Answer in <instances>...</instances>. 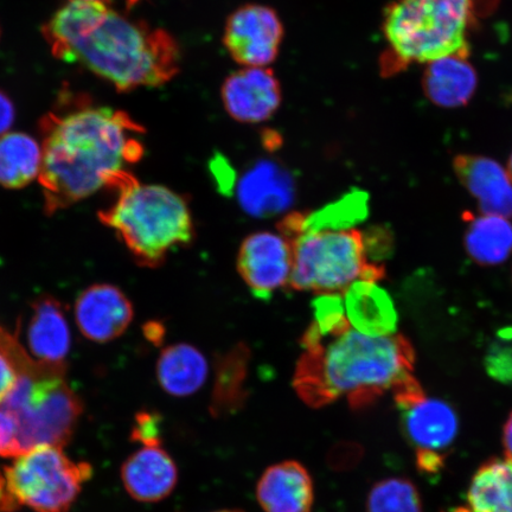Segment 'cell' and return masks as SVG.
Masks as SVG:
<instances>
[{"label": "cell", "mask_w": 512, "mask_h": 512, "mask_svg": "<svg viewBox=\"0 0 512 512\" xmlns=\"http://www.w3.org/2000/svg\"><path fill=\"white\" fill-rule=\"evenodd\" d=\"M57 60L80 64L119 92L158 87L179 73L181 50L168 31L102 2H68L43 25Z\"/></svg>", "instance_id": "obj_1"}, {"label": "cell", "mask_w": 512, "mask_h": 512, "mask_svg": "<svg viewBox=\"0 0 512 512\" xmlns=\"http://www.w3.org/2000/svg\"><path fill=\"white\" fill-rule=\"evenodd\" d=\"M44 211L53 215L110 189L144 156L142 125L124 111L83 106L41 120Z\"/></svg>", "instance_id": "obj_2"}, {"label": "cell", "mask_w": 512, "mask_h": 512, "mask_svg": "<svg viewBox=\"0 0 512 512\" xmlns=\"http://www.w3.org/2000/svg\"><path fill=\"white\" fill-rule=\"evenodd\" d=\"M294 375V388L315 408L345 398L364 408L414 380L415 352L402 335L371 337L354 329L322 337L311 328Z\"/></svg>", "instance_id": "obj_3"}, {"label": "cell", "mask_w": 512, "mask_h": 512, "mask_svg": "<svg viewBox=\"0 0 512 512\" xmlns=\"http://www.w3.org/2000/svg\"><path fill=\"white\" fill-rule=\"evenodd\" d=\"M108 190L115 192L99 220L117 232L139 265H162L177 247L194 239V223L187 201L163 185L140 184L130 171Z\"/></svg>", "instance_id": "obj_4"}, {"label": "cell", "mask_w": 512, "mask_h": 512, "mask_svg": "<svg viewBox=\"0 0 512 512\" xmlns=\"http://www.w3.org/2000/svg\"><path fill=\"white\" fill-rule=\"evenodd\" d=\"M495 0H396L384 16L388 50L382 73L392 75L412 63H430L448 56H469L467 34L480 4Z\"/></svg>", "instance_id": "obj_5"}, {"label": "cell", "mask_w": 512, "mask_h": 512, "mask_svg": "<svg viewBox=\"0 0 512 512\" xmlns=\"http://www.w3.org/2000/svg\"><path fill=\"white\" fill-rule=\"evenodd\" d=\"M294 259L290 285L297 291L342 294L358 280L379 281L383 268L370 262L357 229L303 233L290 239Z\"/></svg>", "instance_id": "obj_6"}, {"label": "cell", "mask_w": 512, "mask_h": 512, "mask_svg": "<svg viewBox=\"0 0 512 512\" xmlns=\"http://www.w3.org/2000/svg\"><path fill=\"white\" fill-rule=\"evenodd\" d=\"M18 377L2 408L16 421L19 452L42 445L66 446L83 412L78 394L62 375L42 380Z\"/></svg>", "instance_id": "obj_7"}, {"label": "cell", "mask_w": 512, "mask_h": 512, "mask_svg": "<svg viewBox=\"0 0 512 512\" xmlns=\"http://www.w3.org/2000/svg\"><path fill=\"white\" fill-rule=\"evenodd\" d=\"M0 473L19 508L68 512L92 478L93 467L73 462L62 447L42 445L22 453Z\"/></svg>", "instance_id": "obj_8"}, {"label": "cell", "mask_w": 512, "mask_h": 512, "mask_svg": "<svg viewBox=\"0 0 512 512\" xmlns=\"http://www.w3.org/2000/svg\"><path fill=\"white\" fill-rule=\"evenodd\" d=\"M284 27L277 12L264 5L242 6L230 15L223 43L245 68H266L277 59Z\"/></svg>", "instance_id": "obj_9"}, {"label": "cell", "mask_w": 512, "mask_h": 512, "mask_svg": "<svg viewBox=\"0 0 512 512\" xmlns=\"http://www.w3.org/2000/svg\"><path fill=\"white\" fill-rule=\"evenodd\" d=\"M293 259L292 241L286 235L258 232L242 242L238 271L254 296L266 300L290 285Z\"/></svg>", "instance_id": "obj_10"}, {"label": "cell", "mask_w": 512, "mask_h": 512, "mask_svg": "<svg viewBox=\"0 0 512 512\" xmlns=\"http://www.w3.org/2000/svg\"><path fill=\"white\" fill-rule=\"evenodd\" d=\"M221 96L227 113L242 124L270 119L281 104V87L268 68H242L224 81Z\"/></svg>", "instance_id": "obj_11"}, {"label": "cell", "mask_w": 512, "mask_h": 512, "mask_svg": "<svg viewBox=\"0 0 512 512\" xmlns=\"http://www.w3.org/2000/svg\"><path fill=\"white\" fill-rule=\"evenodd\" d=\"M240 207L255 219H271L290 210L296 198L294 178L284 166L261 160L236 185Z\"/></svg>", "instance_id": "obj_12"}, {"label": "cell", "mask_w": 512, "mask_h": 512, "mask_svg": "<svg viewBox=\"0 0 512 512\" xmlns=\"http://www.w3.org/2000/svg\"><path fill=\"white\" fill-rule=\"evenodd\" d=\"M398 407L402 413L403 430L416 453L445 457V451L458 437L456 411L443 400L427 398L425 393Z\"/></svg>", "instance_id": "obj_13"}, {"label": "cell", "mask_w": 512, "mask_h": 512, "mask_svg": "<svg viewBox=\"0 0 512 512\" xmlns=\"http://www.w3.org/2000/svg\"><path fill=\"white\" fill-rule=\"evenodd\" d=\"M133 316L132 303L113 285H93L76 299V324L81 334L92 342L108 343L120 337Z\"/></svg>", "instance_id": "obj_14"}, {"label": "cell", "mask_w": 512, "mask_h": 512, "mask_svg": "<svg viewBox=\"0 0 512 512\" xmlns=\"http://www.w3.org/2000/svg\"><path fill=\"white\" fill-rule=\"evenodd\" d=\"M127 494L137 502L157 503L172 494L178 483L175 460L160 446H144L121 467Z\"/></svg>", "instance_id": "obj_15"}, {"label": "cell", "mask_w": 512, "mask_h": 512, "mask_svg": "<svg viewBox=\"0 0 512 512\" xmlns=\"http://www.w3.org/2000/svg\"><path fill=\"white\" fill-rule=\"evenodd\" d=\"M256 499L264 512H311L315 484L303 464L286 460L262 473L256 485Z\"/></svg>", "instance_id": "obj_16"}, {"label": "cell", "mask_w": 512, "mask_h": 512, "mask_svg": "<svg viewBox=\"0 0 512 512\" xmlns=\"http://www.w3.org/2000/svg\"><path fill=\"white\" fill-rule=\"evenodd\" d=\"M454 171L478 201L482 215L512 217V179L507 169L486 157L458 156Z\"/></svg>", "instance_id": "obj_17"}, {"label": "cell", "mask_w": 512, "mask_h": 512, "mask_svg": "<svg viewBox=\"0 0 512 512\" xmlns=\"http://www.w3.org/2000/svg\"><path fill=\"white\" fill-rule=\"evenodd\" d=\"M27 338L31 356L36 361L49 366H67L72 336L59 300L42 296L32 303Z\"/></svg>", "instance_id": "obj_18"}, {"label": "cell", "mask_w": 512, "mask_h": 512, "mask_svg": "<svg viewBox=\"0 0 512 512\" xmlns=\"http://www.w3.org/2000/svg\"><path fill=\"white\" fill-rule=\"evenodd\" d=\"M342 296L351 329L371 337L395 335L398 312L388 292L376 281L358 280Z\"/></svg>", "instance_id": "obj_19"}, {"label": "cell", "mask_w": 512, "mask_h": 512, "mask_svg": "<svg viewBox=\"0 0 512 512\" xmlns=\"http://www.w3.org/2000/svg\"><path fill=\"white\" fill-rule=\"evenodd\" d=\"M209 375L207 357L187 343L165 348L158 358L157 379L164 392L175 398H188L201 390Z\"/></svg>", "instance_id": "obj_20"}, {"label": "cell", "mask_w": 512, "mask_h": 512, "mask_svg": "<svg viewBox=\"0 0 512 512\" xmlns=\"http://www.w3.org/2000/svg\"><path fill=\"white\" fill-rule=\"evenodd\" d=\"M464 56H448L428 64L424 89L433 104L453 108L470 101L477 88V74Z\"/></svg>", "instance_id": "obj_21"}, {"label": "cell", "mask_w": 512, "mask_h": 512, "mask_svg": "<svg viewBox=\"0 0 512 512\" xmlns=\"http://www.w3.org/2000/svg\"><path fill=\"white\" fill-rule=\"evenodd\" d=\"M368 214L367 197L354 192L311 214H291L281 222L280 233L288 239L303 233L354 229Z\"/></svg>", "instance_id": "obj_22"}, {"label": "cell", "mask_w": 512, "mask_h": 512, "mask_svg": "<svg viewBox=\"0 0 512 512\" xmlns=\"http://www.w3.org/2000/svg\"><path fill=\"white\" fill-rule=\"evenodd\" d=\"M467 512H512V460L491 459L476 471L467 491Z\"/></svg>", "instance_id": "obj_23"}, {"label": "cell", "mask_w": 512, "mask_h": 512, "mask_svg": "<svg viewBox=\"0 0 512 512\" xmlns=\"http://www.w3.org/2000/svg\"><path fill=\"white\" fill-rule=\"evenodd\" d=\"M42 145L24 132H9L0 138V185L22 189L40 176Z\"/></svg>", "instance_id": "obj_24"}, {"label": "cell", "mask_w": 512, "mask_h": 512, "mask_svg": "<svg viewBox=\"0 0 512 512\" xmlns=\"http://www.w3.org/2000/svg\"><path fill=\"white\" fill-rule=\"evenodd\" d=\"M465 248L480 266H497L512 253V223L505 217H472L465 232Z\"/></svg>", "instance_id": "obj_25"}, {"label": "cell", "mask_w": 512, "mask_h": 512, "mask_svg": "<svg viewBox=\"0 0 512 512\" xmlns=\"http://www.w3.org/2000/svg\"><path fill=\"white\" fill-rule=\"evenodd\" d=\"M367 512H422L420 492L407 478L382 479L369 492Z\"/></svg>", "instance_id": "obj_26"}, {"label": "cell", "mask_w": 512, "mask_h": 512, "mask_svg": "<svg viewBox=\"0 0 512 512\" xmlns=\"http://www.w3.org/2000/svg\"><path fill=\"white\" fill-rule=\"evenodd\" d=\"M315 322L311 325L322 337L336 336L351 329L345 315L342 294H319L313 303Z\"/></svg>", "instance_id": "obj_27"}, {"label": "cell", "mask_w": 512, "mask_h": 512, "mask_svg": "<svg viewBox=\"0 0 512 512\" xmlns=\"http://www.w3.org/2000/svg\"><path fill=\"white\" fill-rule=\"evenodd\" d=\"M485 369L492 379L512 386V326L498 332L485 355Z\"/></svg>", "instance_id": "obj_28"}, {"label": "cell", "mask_w": 512, "mask_h": 512, "mask_svg": "<svg viewBox=\"0 0 512 512\" xmlns=\"http://www.w3.org/2000/svg\"><path fill=\"white\" fill-rule=\"evenodd\" d=\"M132 440L143 446L162 445V428H160V418L156 414L142 412L136 416L132 428Z\"/></svg>", "instance_id": "obj_29"}, {"label": "cell", "mask_w": 512, "mask_h": 512, "mask_svg": "<svg viewBox=\"0 0 512 512\" xmlns=\"http://www.w3.org/2000/svg\"><path fill=\"white\" fill-rule=\"evenodd\" d=\"M19 454L16 421L10 413L0 408V457L16 458Z\"/></svg>", "instance_id": "obj_30"}, {"label": "cell", "mask_w": 512, "mask_h": 512, "mask_svg": "<svg viewBox=\"0 0 512 512\" xmlns=\"http://www.w3.org/2000/svg\"><path fill=\"white\" fill-rule=\"evenodd\" d=\"M18 374L11 362L0 352V406L9 398L18 383Z\"/></svg>", "instance_id": "obj_31"}, {"label": "cell", "mask_w": 512, "mask_h": 512, "mask_svg": "<svg viewBox=\"0 0 512 512\" xmlns=\"http://www.w3.org/2000/svg\"><path fill=\"white\" fill-rule=\"evenodd\" d=\"M16 108L10 96L0 89V138L9 133L15 123Z\"/></svg>", "instance_id": "obj_32"}, {"label": "cell", "mask_w": 512, "mask_h": 512, "mask_svg": "<svg viewBox=\"0 0 512 512\" xmlns=\"http://www.w3.org/2000/svg\"><path fill=\"white\" fill-rule=\"evenodd\" d=\"M19 509V505L15 501L14 497L11 496L2 473H0V512H12Z\"/></svg>", "instance_id": "obj_33"}, {"label": "cell", "mask_w": 512, "mask_h": 512, "mask_svg": "<svg viewBox=\"0 0 512 512\" xmlns=\"http://www.w3.org/2000/svg\"><path fill=\"white\" fill-rule=\"evenodd\" d=\"M503 446L505 458L512 460V412L509 415L507 422H505L503 430Z\"/></svg>", "instance_id": "obj_34"}, {"label": "cell", "mask_w": 512, "mask_h": 512, "mask_svg": "<svg viewBox=\"0 0 512 512\" xmlns=\"http://www.w3.org/2000/svg\"><path fill=\"white\" fill-rule=\"evenodd\" d=\"M69 2H102V3H107L108 0H69Z\"/></svg>", "instance_id": "obj_35"}, {"label": "cell", "mask_w": 512, "mask_h": 512, "mask_svg": "<svg viewBox=\"0 0 512 512\" xmlns=\"http://www.w3.org/2000/svg\"><path fill=\"white\" fill-rule=\"evenodd\" d=\"M507 170H508L509 175H510V177L512 179V153H511V157L509 159V164H508V169Z\"/></svg>", "instance_id": "obj_36"}, {"label": "cell", "mask_w": 512, "mask_h": 512, "mask_svg": "<svg viewBox=\"0 0 512 512\" xmlns=\"http://www.w3.org/2000/svg\"><path fill=\"white\" fill-rule=\"evenodd\" d=\"M215 512H242V511H238V510H220V511H215Z\"/></svg>", "instance_id": "obj_37"}]
</instances>
